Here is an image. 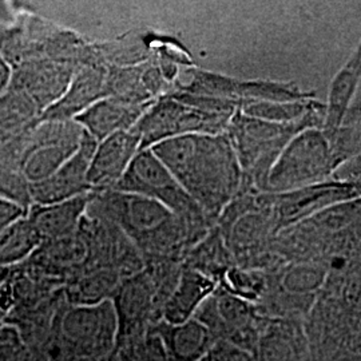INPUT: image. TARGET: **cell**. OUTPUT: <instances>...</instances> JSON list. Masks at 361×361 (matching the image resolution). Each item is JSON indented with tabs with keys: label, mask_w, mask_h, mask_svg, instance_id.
<instances>
[{
	"label": "cell",
	"mask_w": 361,
	"mask_h": 361,
	"mask_svg": "<svg viewBox=\"0 0 361 361\" xmlns=\"http://www.w3.org/2000/svg\"><path fill=\"white\" fill-rule=\"evenodd\" d=\"M209 216L226 207L241 183V166L228 135L193 134L149 149Z\"/></svg>",
	"instance_id": "obj_1"
},
{
	"label": "cell",
	"mask_w": 361,
	"mask_h": 361,
	"mask_svg": "<svg viewBox=\"0 0 361 361\" xmlns=\"http://www.w3.org/2000/svg\"><path fill=\"white\" fill-rule=\"evenodd\" d=\"M87 216L114 224L141 253L145 264L183 258L195 240L188 224L158 201L116 189L91 194Z\"/></svg>",
	"instance_id": "obj_2"
},
{
	"label": "cell",
	"mask_w": 361,
	"mask_h": 361,
	"mask_svg": "<svg viewBox=\"0 0 361 361\" xmlns=\"http://www.w3.org/2000/svg\"><path fill=\"white\" fill-rule=\"evenodd\" d=\"M116 190L158 201L188 224L195 241L207 224V214L182 189L178 180L152 150H141L135 155Z\"/></svg>",
	"instance_id": "obj_3"
},
{
	"label": "cell",
	"mask_w": 361,
	"mask_h": 361,
	"mask_svg": "<svg viewBox=\"0 0 361 361\" xmlns=\"http://www.w3.org/2000/svg\"><path fill=\"white\" fill-rule=\"evenodd\" d=\"M83 130L75 121H40L13 142L16 155L6 159L16 164L30 183L47 180L74 154L80 145ZM13 143V142H11Z\"/></svg>",
	"instance_id": "obj_4"
},
{
	"label": "cell",
	"mask_w": 361,
	"mask_h": 361,
	"mask_svg": "<svg viewBox=\"0 0 361 361\" xmlns=\"http://www.w3.org/2000/svg\"><path fill=\"white\" fill-rule=\"evenodd\" d=\"M169 297L168 289L146 268L122 280L110 300L118 323L116 348L142 340L162 320Z\"/></svg>",
	"instance_id": "obj_5"
},
{
	"label": "cell",
	"mask_w": 361,
	"mask_h": 361,
	"mask_svg": "<svg viewBox=\"0 0 361 361\" xmlns=\"http://www.w3.org/2000/svg\"><path fill=\"white\" fill-rule=\"evenodd\" d=\"M231 119V114L205 111L168 94L146 110L134 129L141 138V150H149L158 143L185 135L222 134Z\"/></svg>",
	"instance_id": "obj_6"
},
{
	"label": "cell",
	"mask_w": 361,
	"mask_h": 361,
	"mask_svg": "<svg viewBox=\"0 0 361 361\" xmlns=\"http://www.w3.org/2000/svg\"><path fill=\"white\" fill-rule=\"evenodd\" d=\"M54 328L74 357H107L116 345L118 323L113 302L68 305L58 313Z\"/></svg>",
	"instance_id": "obj_7"
},
{
	"label": "cell",
	"mask_w": 361,
	"mask_h": 361,
	"mask_svg": "<svg viewBox=\"0 0 361 361\" xmlns=\"http://www.w3.org/2000/svg\"><path fill=\"white\" fill-rule=\"evenodd\" d=\"M95 146L97 141L83 131L77 152L51 177L38 183H30L32 205H51L92 193L87 182V174Z\"/></svg>",
	"instance_id": "obj_8"
},
{
	"label": "cell",
	"mask_w": 361,
	"mask_h": 361,
	"mask_svg": "<svg viewBox=\"0 0 361 361\" xmlns=\"http://www.w3.org/2000/svg\"><path fill=\"white\" fill-rule=\"evenodd\" d=\"M79 66L63 59L40 58L13 68L11 87L25 91L43 113L65 94Z\"/></svg>",
	"instance_id": "obj_9"
},
{
	"label": "cell",
	"mask_w": 361,
	"mask_h": 361,
	"mask_svg": "<svg viewBox=\"0 0 361 361\" xmlns=\"http://www.w3.org/2000/svg\"><path fill=\"white\" fill-rule=\"evenodd\" d=\"M140 152L141 138L135 129L116 133L97 142L87 174L91 192L116 189Z\"/></svg>",
	"instance_id": "obj_10"
},
{
	"label": "cell",
	"mask_w": 361,
	"mask_h": 361,
	"mask_svg": "<svg viewBox=\"0 0 361 361\" xmlns=\"http://www.w3.org/2000/svg\"><path fill=\"white\" fill-rule=\"evenodd\" d=\"M106 77L107 67L102 63L78 67L65 94L42 113L40 121H75L106 97Z\"/></svg>",
	"instance_id": "obj_11"
},
{
	"label": "cell",
	"mask_w": 361,
	"mask_h": 361,
	"mask_svg": "<svg viewBox=\"0 0 361 361\" xmlns=\"http://www.w3.org/2000/svg\"><path fill=\"white\" fill-rule=\"evenodd\" d=\"M154 102L130 104L114 97H104L91 104L83 114L78 116L75 122L92 140L101 142L113 134L134 129Z\"/></svg>",
	"instance_id": "obj_12"
},
{
	"label": "cell",
	"mask_w": 361,
	"mask_h": 361,
	"mask_svg": "<svg viewBox=\"0 0 361 361\" xmlns=\"http://www.w3.org/2000/svg\"><path fill=\"white\" fill-rule=\"evenodd\" d=\"M91 194L79 195L73 200L51 205H32L26 212L37 228L42 243L61 240L75 234L87 214Z\"/></svg>",
	"instance_id": "obj_13"
},
{
	"label": "cell",
	"mask_w": 361,
	"mask_h": 361,
	"mask_svg": "<svg viewBox=\"0 0 361 361\" xmlns=\"http://www.w3.org/2000/svg\"><path fill=\"white\" fill-rule=\"evenodd\" d=\"M213 289L214 283L209 277L183 267L180 280L162 310V320L171 325L192 320Z\"/></svg>",
	"instance_id": "obj_14"
},
{
	"label": "cell",
	"mask_w": 361,
	"mask_h": 361,
	"mask_svg": "<svg viewBox=\"0 0 361 361\" xmlns=\"http://www.w3.org/2000/svg\"><path fill=\"white\" fill-rule=\"evenodd\" d=\"M150 331L161 338L170 361H200L210 343L207 326L194 319L180 325L161 320Z\"/></svg>",
	"instance_id": "obj_15"
},
{
	"label": "cell",
	"mask_w": 361,
	"mask_h": 361,
	"mask_svg": "<svg viewBox=\"0 0 361 361\" xmlns=\"http://www.w3.org/2000/svg\"><path fill=\"white\" fill-rule=\"evenodd\" d=\"M42 111L25 91L8 87L0 95V145L16 141L37 126Z\"/></svg>",
	"instance_id": "obj_16"
},
{
	"label": "cell",
	"mask_w": 361,
	"mask_h": 361,
	"mask_svg": "<svg viewBox=\"0 0 361 361\" xmlns=\"http://www.w3.org/2000/svg\"><path fill=\"white\" fill-rule=\"evenodd\" d=\"M122 277L109 269L78 273L63 286L68 305H97L111 300Z\"/></svg>",
	"instance_id": "obj_17"
},
{
	"label": "cell",
	"mask_w": 361,
	"mask_h": 361,
	"mask_svg": "<svg viewBox=\"0 0 361 361\" xmlns=\"http://www.w3.org/2000/svg\"><path fill=\"white\" fill-rule=\"evenodd\" d=\"M42 244L37 228L26 214L0 233V268L13 269L25 264Z\"/></svg>",
	"instance_id": "obj_18"
},
{
	"label": "cell",
	"mask_w": 361,
	"mask_h": 361,
	"mask_svg": "<svg viewBox=\"0 0 361 361\" xmlns=\"http://www.w3.org/2000/svg\"><path fill=\"white\" fill-rule=\"evenodd\" d=\"M361 77V42L357 50L349 58L347 65L336 75L331 90L325 126L334 133L347 114L349 102L355 95Z\"/></svg>",
	"instance_id": "obj_19"
},
{
	"label": "cell",
	"mask_w": 361,
	"mask_h": 361,
	"mask_svg": "<svg viewBox=\"0 0 361 361\" xmlns=\"http://www.w3.org/2000/svg\"><path fill=\"white\" fill-rule=\"evenodd\" d=\"M0 198L11 201L26 212L32 205L30 182L25 178L19 166L10 161L0 164Z\"/></svg>",
	"instance_id": "obj_20"
},
{
	"label": "cell",
	"mask_w": 361,
	"mask_h": 361,
	"mask_svg": "<svg viewBox=\"0 0 361 361\" xmlns=\"http://www.w3.org/2000/svg\"><path fill=\"white\" fill-rule=\"evenodd\" d=\"M27 350L25 340L13 325L0 326V361H25Z\"/></svg>",
	"instance_id": "obj_21"
},
{
	"label": "cell",
	"mask_w": 361,
	"mask_h": 361,
	"mask_svg": "<svg viewBox=\"0 0 361 361\" xmlns=\"http://www.w3.org/2000/svg\"><path fill=\"white\" fill-rule=\"evenodd\" d=\"M26 214L23 207H18L11 201L0 198V233L3 232L15 219H20Z\"/></svg>",
	"instance_id": "obj_22"
},
{
	"label": "cell",
	"mask_w": 361,
	"mask_h": 361,
	"mask_svg": "<svg viewBox=\"0 0 361 361\" xmlns=\"http://www.w3.org/2000/svg\"><path fill=\"white\" fill-rule=\"evenodd\" d=\"M111 361H142V359L135 349V344H130L125 347H116L111 355Z\"/></svg>",
	"instance_id": "obj_23"
},
{
	"label": "cell",
	"mask_w": 361,
	"mask_h": 361,
	"mask_svg": "<svg viewBox=\"0 0 361 361\" xmlns=\"http://www.w3.org/2000/svg\"><path fill=\"white\" fill-rule=\"evenodd\" d=\"M13 79V67L0 54V95L8 90Z\"/></svg>",
	"instance_id": "obj_24"
},
{
	"label": "cell",
	"mask_w": 361,
	"mask_h": 361,
	"mask_svg": "<svg viewBox=\"0 0 361 361\" xmlns=\"http://www.w3.org/2000/svg\"><path fill=\"white\" fill-rule=\"evenodd\" d=\"M13 26H6L3 23H0V51L4 46V43L7 42V39L10 38L11 31H13Z\"/></svg>",
	"instance_id": "obj_25"
},
{
	"label": "cell",
	"mask_w": 361,
	"mask_h": 361,
	"mask_svg": "<svg viewBox=\"0 0 361 361\" xmlns=\"http://www.w3.org/2000/svg\"><path fill=\"white\" fill-rule=\"evenodd\" d=\"M10 273H11V269L0 268V286L7 281V279L10 277Z\"/></svg>",
	"instance_id": "obj_26"
},
{
	"label": "cell",
	"mask_w": 361,
	"mask_h": 361,
	"mask_svg": "<svg viewBox=\"0 0 361 361\" xmlns=\"http://www.w3.org/2000/svg\"><path fill=\"white\" fill-rule=\"evenodd\" d=\"M73 361H111V356H107V357H79V359H74Z\"/></svg>",
	"instance_id": "obj_27"
}]
</instances>
